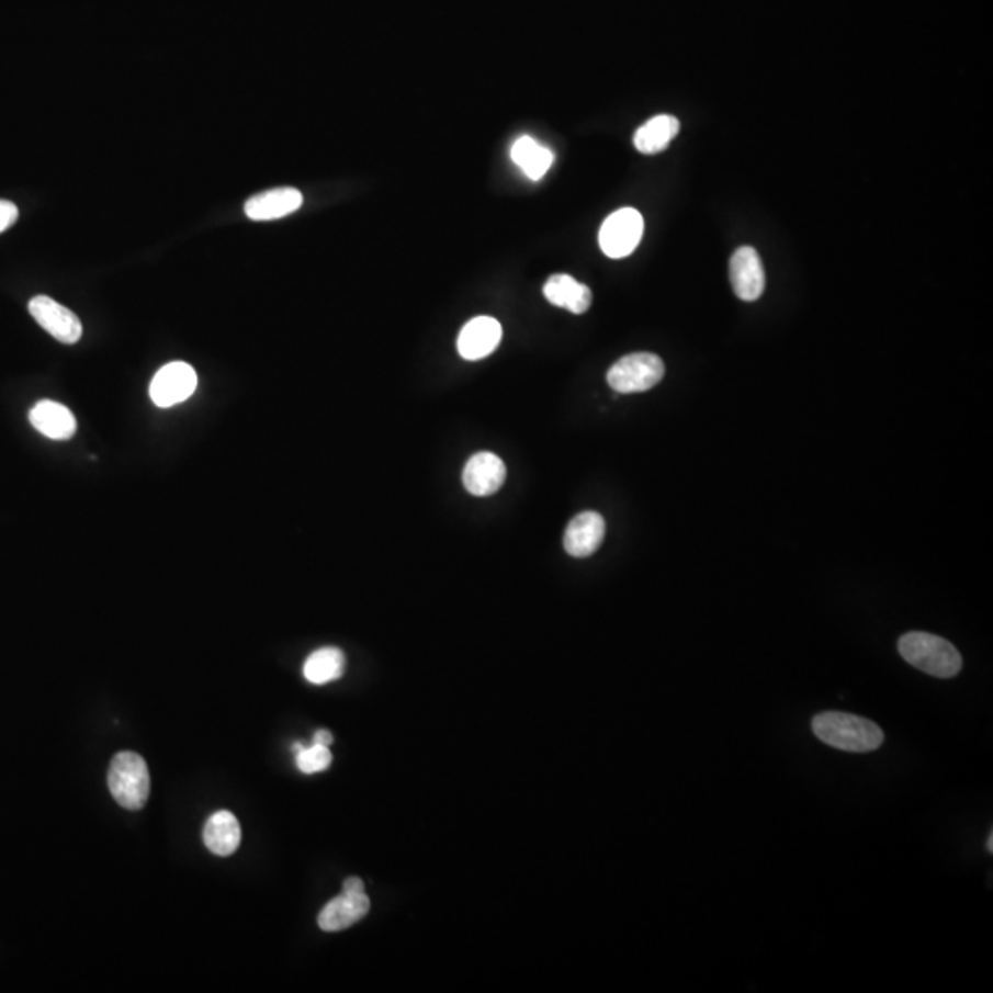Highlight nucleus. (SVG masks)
Here are the masks:
<instances>
[{
	"label": "nucleus",
	"mask_w": 993,
	"mask_h": 993,
	"mask_svg": "<svg viewBox=\"0 0 993 993\" xmlns=\"http://www.w3.org/2000/svg\"><path fill=\"white\" fill-rule=\"evenodd\" d=\"M898 650L909 665L933 677L951 679L962 668V657L957 647L943 636L913 631L898 642Z\"/></svg>",
	"instance_id": "obj_2"
},
{
	"label": "nucleus",
	"mask_w": 993,
	"mask_h": 993,
	"mask_svg": "<svg viewBox=\"0 0 993 993\" xmlns=\"http://www.w3.org/2000/svg\"><path fill=\"white\" fill-rule=\"evenodd\" d=\"M29 309L35 323L63 345H75L83 336L80 318L76 317L69 307L52 301L50 296H34L30 301Z\"/></svg>",
	"instance_id": "obj_7"
},
{
	"label": "nucleus",
	"mask_w": 993,
	"mask_h": 993,
	"mask_svg": "<svg viewBox=\"0 0 993 993\" xmlns=\"http://www.w3.org/2000/svg\"><path fill=\"white\" fill-rule=\"evenodd\" d=\"M369 911L370 900L364 892H359V894L342 892L341 896L334 898L320 911L318 927L326 933L345 932L348 927L361 922Z\"/></svg>",
	"instance_id": "obj_12"
},
{
	"label": "nucleus",
	"mask_w": 993,
	"mask_h": 993,
	"mask_svg": "<svg viewBox=\"0 0 993 993\" xmlns=\"http://www.w3.org/2000/svg\"><path fill=\"white\" fill-rule=\"evenodd\" d=\"M331 760H334V756L326 745L315 744L309 749L304 747L301 753H296V766L306 775L326 771L331 766Z\"/></svg>",
	"instance_id": "obj_20"
},
{
	"label": "nucleus",
	"mask_w": 993,
	"mask_h": 993,
	"mask_svg": "<svg viewBox=\"0 0 993 993\" xmlns=\"http://www.w3.org/2000/svg\"><path fill=\"white\" fill-rule=\"evenodd\" d=\"M18 206L10 203V201H0V233H4L7 228L12 227L13 223L18 222Z\"/></svg>",
	"instance_id": "obj_21"
},
{
	"label": "nucleus",
	"mask_w": 993,
	"mask_h": 993,
	"mask_svg": "<svg viewBox=\"0 0 993 993\" xmlns=\"http://www.w3.org/2000/svg\"><path fill=\"white\" fill-rule=\"evenodd\" d=\"M347 658L339 647H320L304 663V677L313 685L336 681L345 674Z\"/></svg>",
	"instance_id": "obj_19"
},
{
	"label": "nucleus",
	"mask_w": 993,
	"mask_h": 993,
	"mask_svg": "<svg viewBox=\"0 0 993 993\" xmlns=\"http://www.w3.org/2000/svg\"><path fill=\"white\" fill-rule=\"evenodd\" d=\"M510 157L514 165L521 168L522 173L532 179L540 181L546 176V171L551 170L554 162V154L546 146L535 143L532 137L517 138L510 149Z\"/></svg>",
	"instance_id": "obj_18"
},
{
	"label": "nucleus",
	"mask_w": 993,
	"mask_h": 993,
	"mask_svg": "<svg viewBox=\"0 0 993 993\" xmlns=\"http://www.w3.org/2000/svg\"><path fill=\"white\" fill-rule=\"evenodd\" d=\"M30 424L46 438L69 440L76 432V418L65 405L43 399L30 410Z\"/></svg>",
	"instance_id": "obj_14"
},
{
	"label": "nucleus",
	"mask_w": 993,
	"mask_h": 993,
	"mask_svg": "<svg viewBox=\"0 0 993 993\" xmlns=\"http://www.w3.org/2000/svg\"><path fill=\"white\" fill-rule=\"evenodd\" d=\"M462 481H464V488L470 494L475 497H488V495L499 492L500 486L505 484V462L497 454L488 453V451L473 454L464 467Z\"/></svg>",
	"instance_id": "obj_9"
},
{
	"label": "nucleus",
	"mask_w": 993,
	"mask_h": 993,
	"mask_svg": "<svg viewBox=\"0 0 993 993\" xmlns=\"http://www.w3.org/2000/svg\"><path fill=\"white\" fill-rule=\"evenodd\" d=\"M315 744L329 747V745L334 744V736H331L329 731H317V733H315Z\"/></svg>",
	"instance_id": "obj_23"
},
{
	"label": "nucleus",
	"mask_w": 993,
	"mask_h": 993,
	"mask_svg": "<svg viewBox=\"0 0 993 993\" xmlns=\"http://www.w3.org/2000/svg\"><path fill=\"white\" fill-rule=\"evenodd\" d=\"M302 203L304 198L296 188H277L250 198L245 205V214L252 222H271L290 216L301 208Z\"/></svg>",
	"instance_id": "obj_13"
},
{
	"label": "nucleus",
	"mask_w": 993,
	"mask_h": 993,
	"mask_svg": "<svg viewBox=\"0 0 993 993\" xmlns=\"http://www.w3.org/2000/svg\"><path fill=\"white\" fill-rule=\"evenodd\" d=\"M665 375V363L655 353H631L609 369L608 383L619 394L650 391Z\"/></svg>",
	"instance_id": "obj_4"
},
{
	"label": "nucleus",
	"mask_w": 993,
	"mask_h": 993,
	"mask_svg": "<svg viewBox=\"0 0 993 993\" xmlns=\"http://www.w3.org/2000/svg\"><path fill=\"white\" fill-rule=\"evenodd\" d=\"M606 535V521L596 511H584L568 522L563 538L565 551L574 557L593 556Z\"/></svg>",
	"instance_id": "obj_11"
},
{
	"label": "nucleus",
	"mask_w": 993,
	"mask_h": 993,
	"mask_svg": "<svg viewBox=\"0 0 993 993\" xmlns=\"http://www.w3.org/2000/svg\"><path fill=\"white\" fill-rule=\"evenodd\" d=\"M543 293L552 306L565 307L574 315L587 312L593 302V293L589 287L579 284L578 280H574L568 274H552L551 279L546 280Z\"/></svg>",
	"instance_id": "obj_15"
},
{
	"label": "nucleus",
	"mask_w": 993,
	"mask_h": 993,
	"mask_svg": "<svg viewBox=\"0 0 993 993\" xmlns=\"http://www.w3.org/2000/svg\"><path fill=\"white\" fill-rule=\"evenodd\" d=\"M342 892H350V894L364 892L363 880H359V878H348V880H345V885H342Z\"/></svg>",
	"instance_id": "obj_22"
},
{
	"label": "nucleus",
	"mask_w": 993,
	"mask_h": 993,
	"mask_svg": "<svg viewBox=\"0 0 993 993\" xmlns=\"http://www.w3.org/2000/svg\"><path fill=\"white\" fill-rule=\"evenodd\" d=\"M642 234H644V219L641 212L635 208H622L611 214L603 222L598 241L603 255L620 260L630 256L633 250L641 244Z\"/></svg>",
	"instance_id": "obj_5"
},
{
	"label": "nucleus",
	"mask_w": 993,
	"mask_h": 993,
	"mask_svg": "<svg viewBox=\"0 0 993 993\" xmlns=\"http://www.w3.org/2000/svg\"><path fill=\"white\" fill-rule=\"evenodd\" d=\"M503 328L494 317H475L462 328L459 336V353L467 361L488 358L499 347Z\"/></svg>",
	"instance_id": "obj_10"
},
{
	"label": "nucleus",
	"mask_w": 993,
	"mask_h": 993,
	"mask_svg": "<svg viewBox=\"0 0 993 993\" xmlns=\"http://www.w3.org/2000/svg\"><path fill=\"white\" fill-rule=\"evenodd\" d=\"M986 846H988V851H990V854H992V851H993V835L992 834L988 835Z\"/></svg>",
	"instance_id": "obj_24"
},
{
	"label": "nucleus",
	"mask_w": 993,
	"mask_h": 993,
	"mask_svg": "<svg viewBox=\"0 0 993 993\" xmlns=\"http://www.w3.org/2000/svg\"><path fill=\"white\" fill-rule=\"evenodd\" d=\"M195 388H198L195 370L188 363L176 361V363L165 364L155 374L151 386H149V396L160 409H170L173 405L187 402Z\"/></svg>",
	"instance_id": "obj_6"
},
{
	"label": "nucleus",
	"mask_w": 993,
	"mask_h": 993,
	"mask_svg": "<svg viewBox=\"0 0 993 993\" xmlns=\"http://www.w3.org/2000/svg\"><path fill=\"white\" fill-rule=\"evenodd\" d=\"M812 726L821 742L846 753H870L885 742V734L874 721L845 712L815 715Z\"/></svg>",
	"instance_id": "obj_1"
},
{
	"label": "nucleus",
	"mask_w": 993,
	"mask_h": 993,
	"mask_svg": "<svg viewBox=\"0 0 993 993\" xmlns=\"http://www.w3.org/2000/svg\"><path fill=\"white\" fill-rule=\"evenodd\" d=\"M108 786L120 806L125 810H143L151 788L146 760L131 751L119 753L109 766Z\"/></svg>",
	"instance_id": "obj_3"
},
{
	"label": "nucleus",
	"mask_w": 993,
	"mask_h": 993,
	"mask_svg": "<svg viewBox=\"0 0 993 993\" xmlns=\"http://www.w3.org/2000/svg\"><path fill=\"white\" fill-rule=\"evenodd\" d=\"M731 284L738 298L753 302L760 298L766 287V274L761 260L753 247H740L731 258Z\"/></svg>",
	"instance_id": "obj_8"
},
{
	"label": "nucleus",
	"mask_w": 993,
	"mask_h": 993,
	"mask_svg": "<svg viewBox=\"0 0 993 993\" xmlns=\"http://www.w3.org/2000/svg\"><path fill=\"white\" fill-rule=\"evenodd\" d=\"M679 129H681V124L676 116L658 114L655 119L647 120L646 124L641 125V129L635 133L633 143L641 154H661L670 146Z\"/></svg>",
	"instance_id": "obj_17"
},
{
	"label": "nucleus",
	"mask_w": 993,
	"mask_h": 993,
	"mask_svg": "<svg viewBox=\"0 0 993 993\" xmlns=\"http://www.w3.org/2000/svg\"><path fill=\"white\" fill-rule=\"evenodd\" d=\"M205 845L212 854L216 856H230L238 850L241 843V828H239L238 819L233 813L223 810L212 815L205 824L203 832Z\"/></svg>",
	"instance_id": "obj_16"
}]
</instances>
